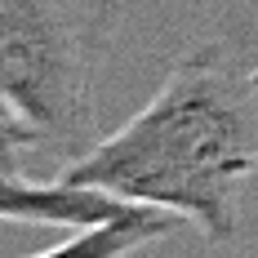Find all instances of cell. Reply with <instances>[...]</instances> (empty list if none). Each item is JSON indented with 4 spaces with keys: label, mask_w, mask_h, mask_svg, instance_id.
I'll return each mask as SVG.
<instances>
[{
    "label": "cell",
    "mask_w": 258,
    "mask_h": 258,
    "mask_svg": "<svg viewBox=\"0 0 258 258\" xmlns=\"http://www.w3.org/2000/svg\"><path fill=\"white\" fill-rule=\"evenodd\" d=\"M258 169V62L223 40L169 62L147 103L58 178L182 214L209 245L240 232V191Z\"/></svg>",
    "instance_id": "1"
},
{
    "label": "cell",
    "mask_w": 258,
    "mask_h": 258,
    "mask_svg": "<svg viewBox=\"0 0 258 258\" xmlns=\"http://www.w3.org/2000/svg\"><path fill=\"white\" fill-rule=\"evenodd\" d=\"M120 27V0H0V98L72 165L98 143V72Z\"/></svg>",
    "instance_id": "2"
},
{
    "label": "cell",
    "mask_w": 258,
    "mask_h": 258,
    "mask_svg": "<svg viewBox=\"0 0 258 258\" xmlns=\"http://www.w3.org/2000/svg\"><path fill=\"white\" fill-rule=\"evenodd\" d=\"M116 205H125V196H111L103 187H85V182H36L5 169L0 165V218L5 223H31V227H62L76 232L85 223L107 218Z\"/></svg>",
    "instance_id": "3"
},
{
    "label": "cell",
    "mask_w": 258,
    "mask_h": 258,
    "mask_svg": "<svg viewBox=\"0 0 258 258\" xmlns=\"http://www.w3.org/2000/svg\"><path fill=\"white\" fill-rule=\"evenodd\" d=\"M178 223H187V218L174 214V209L147 205V201H125V205L111 209L107 218L67 232L58 245L45 249V258H67V254L116 258V254H134V249H147V245H156V240H165Z\"/></svg>",
    "instance_id": "4"
},
{
    "label": "cell",
    "mask_w": 258,
    "mask_h": 258,
    "mask_svg": "<svg viewBox=\"0 0 258 258\" xmlns=\"http://www.w3.org/2000/svg\"><path fill=\"white\" fill-rule=\"evenodd\" d=\"M31 152H40V134L18 116V107L9 103V98H0V165L23 174Z\"/></svg>",
    "instance_id": "5"
}]
</instances>
